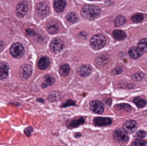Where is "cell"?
<instances>
[{"label": "cell", "mask_w": 147, "mask_h": 146, "mask_svg": "<svg viewBox=\"0 0 147 146\" xmlns=\"http://www.w3.org/2000/svg\"><path fill=\"white\" fill-rule=\"evenodd\" d=\"M67 19L70 23H74L78 21V18L76 14L74 13H71L67 15Z\"/></svg>", "instance_id": "cell-27"}, {"label": "cell", "mask_w": 147, "mask_h": 146, "mask_svg": "<svg viewBox=\"0 0 147 146\" xmlns=\"http://www.w3.org/2000/svg\"><path fill=\"white\" fill-rule=\"evenodd\" d=\"M66 3L65 0H55L54 2V9L58 13H61L64 10Z\"/></svg>", "instance_id": "cell-16"}, {"label": "cell", "mask_w": 147, "mask_h": 146, "mask_svg": "<svg viewBox=\"0 0 147 146\" xmlns=\"http://www.w3.org/2000/svg\"><path fill=\"white\" fill-rule=\"evenodd\" d=\"M37 12L41 17H45L49 13V8L46 3L44 2H40L37 5Z\"/></svg>", "instance_id": "cell-11"}, {"label": "cell", "mask_w": 147, "mask_h": 146, "mask_svg": "<svg viewBox=\"0 0 147 146\" xmlns=\"http://www.w3.org/2000/svg\"><path fill=\"white\" fill-rule=\"evenodd\" d=\"M122 72V69L121 68L117 67L114 69L111 72V74L114 75H118L121 74Z\"/></svg>", "instance_id": "cell-33"}, {"label": "cell", "mask_w": 147, "mask_h": 146, "mask_svg": "<svg viewBox=\"0 0 147 146\" xmlns=\"http://www.w3.org/2000/svg\"><path fill=\"white\" fill-rule=\"evenodd\" d=\"M47 31L51 34H55L57 32L59 29V25L57 21H51L47 24Z\"/></svg>", "instance_id": "cell-14"}, {"label": "cell", "mask_w": 147, "mask_h": 146, "mask_svg": "<svg viewBox=\"0 0 147 146\" xmlns=\"http://www.w3.org/2000/svg\"><path fill=\"white\" fill-rule=\"evenodd\" d=\"M84 123V118H79L78 119L73 120L70 123L69 127L71 128H74L77 127L79 125L83 124Z\"/></svg>", "instance_id": "cell-22"}, {"label": "cell", "mask_w": 147, "mask_h": 146, "mask_svg": "<svg viewBox=\"0 0 147 146\" xmlns=\"http://www.w3.org/2000/svg\"><path fill=\"white\" fill-rule=\"evenodd\" d=\"M113 35L115 39L118 40L124 39L127 37L126 33L121 30H115L113 32Z\"/></svg>", "instance_id": "cell-19"}, {"label": "cell", "mask_w": 147, "mask_h": 146, "mask_svg": "<svg viewBox=\"0 0 147 146\" xmlns=\"http://www.w3.org/2000/svg\"><path fill=\"white\" fill-rule=\"evenodd\" d=\"M70 70V67L68 64H64L60 66L59 73L63 76H66L69 75Z\"/></svg>", "instance_id": "cell-20"}, {"label": "cell", "mask_w": 147, "mask_h": 146, "mask_svg": "<svg viewBox=\"0 0 147 146\" xmlns=\"http://www.w3.org/2000/svg\"><path fill=\"white\" fill-rule=\"evenodd\" d=\"M79 74L82 77H87L92 73V68L89 65H82L79 68L78 70Z\"/></svg>", "instance_id": "cell-12"}, {"label": "cell", "mask_w": 147, "mask_h": 146, "mask_svg": "<svg viewBox=\"0 0 147 146\" xmlns=\"http://www.w3.org/2000/svg\"><path fill=\"white\" fill-rule=\"evenodd\" d=\"M34 131L33 128L32 127H28L25 130H24V133L26 135L27 137H29L31 136V133L32 132Z\"/></svg>", "instance_id": "cell-31"}, {"label": "cell", "mask_w": 147, "mask_h": 146, "mask_svg": "<svg viewBox=\"0 0 147 146\" xmlns=\"http://www.w3.org/2000/svg\"><path fill=\"white\" fill-rule=\"evenodd\" d=\"M10 53L13 57L19 59L24 55L25 50L21 44L15 43L10 48Z\"/></svg>", "instance_id": "cell-3"}, {"label": "cell", "mask_w": 147, "mask_h": 146, "mask_svg": "<svg viewBox=\"0 0 147 146\" xmlns=\"http://www.w3.org/2000/svg\"><path fill=\"white\" fill-rule=\"evenodd\" d=\"M60 99V95L59 93L55 92H52L48 97V100L50 101L54 102L57 101Z\"/></svg>", "instance_id": "cell-26"}, {"label": "cell", "mask_w": 147, "mask_h": 146, "mask_svg": "<svg viewBox=\"0 0 147 146\" xmlns=\"http://www.w3.org/2000/svg\"><path fill=\"white\" fill-rule=\"evenodd\" d=\"M117 108L118 109L123 110L126 111H129L131 107L129 106V105L126 104H121L118 105H117Z\"/></svg>", "instance_id": "cell-30"}, {"label": "cell", "mask_w": 147, "mask_h": 146, "mask_svg": "<svg viewBox=\"0 0 147 146\" xmlns=\"http://www.w3.org/2000/svg\"><path fill=\"white\" fill-rule=\"evenodd\" d=\"M50 61L47 57H43L40 59L38 63V67L40 70H45L50 66Z\"/></svg>", "instance_id": "cell-17"}, {"label": "cell", "mask_w": 147, "mask_h": 146, "mask_svg": "<svg viewBox=\"0 0 147 146\" xmlns=\"http://www.w3.org/2000/svg\"><path fill=\"white\" fill-rule=\"evenodd\" d=\"M100 13V10L99 8L95 5H85L81 10L82 17L90 20H93L98 18Z\"/></svg>", "instance_id": "cell-1"}, {"label": "cell", "mask_w": 147, "mask_h": 146, "mask_svg": "<svg viewBox=\"0 0 147 146\" xmlns=\"http://www.w3.org/2000/svg\"><path fill=\"white\" fill-rule=\"evenodd\" d=\"M91 1H92V0H91Z\"/></svg>", "instance_id": "cell-36"}, {"label": "cell", "mask_w": 147, "mask_h": 146, "mask_svg": "<svg viewBox=\"0 0 147 146\" xmlns=\"http://www.w3.org/2000/svg\"><path fill=\"white\" fill-rule=\"evenodd\" d=\"M126 18L122 15H118L115 20V25L116 27H120L126 22Z\"/></svg>", "instance_id": "cell-24"}, {"label": "cell", "mask_w": 147, "mask_h": 146, "mask_svg": "<svg viewBox=\"0 0 147 146\" xmlns=\"http://www.w3.org/2000/svg\"><path fill=\"white\" fill-rule=\"evenodd\" d=\"M112 123V120L108 117H97L93 120V123L95 126L98 127L108 126Z\"/></svg>", "instance_id": "cell-10"}, {"label": "cell", "mask_w": 147, "mask_h": 146, "mask_svg": "<svg viewBox=\"0 0 147 146\" xmlns=\"http://www.w3.org/2000/svg\"><path fill=\"white\" fill-rule=\"evenodd\" d=\"M136 135L139 138L142 139V138H145V136H146V133L145 131H143V130H139L136 133Z\"/></svg>", "instance_id": "cell-34"}, {"label": "cell", "mask_w": 147, "mask_h": 146, "mask_svg": "<svg viewBox=\"0 0 147 146\" xmlns=\"http://www.w3.org/2000/svg\"><path fill=\"white\" fill-rule=\"evenodd\" d=\"M28 9V3L26 1L20 2L16 8V13L18 17L22 18L27 13Z\"/></svg>", "instance_id": "cell-6"}, {"label": "cell", "mask_w": 147, "mask_h": 146, "mask_svg": "<svg viewBox=\"0 0 147 146\" xmlns=\"http://www.w3.org/2000/svg\"><path fill=\"white\" fill-rule=\"evenodd\" d=\"M55 81L54 77L51 75H47L46 76L45 80L41 85V87L43 88H45L51 86L53 85L55 82Z\"/></svg>", "instance_id": "cell-18"}, {"label": "cell", "mask_w": 147, "mask_h": 146, "mask_svg": "<svg viewBox=\"0 0 147 146\" xmlns=\"http://www.w3.org/2000/svg\"><path fill=\"white\" fill-rule=\"evenodd\" d=\"M9 66L7 63H0V80L6 79L8 75Z\"/></svg>", "instance_id": "cell-13"}, {"label": "cell", "mask_w": 147, "mask_h": 146, "mask_svg": "<svg viewBox=\"0 0 147 146\" xmlns=\"http://www.w3.org/2000/svg\"><path fill=\"white\" fill-rule=\"evenodd\" d=\"M131 19L134 23H140L144 19V16L142 14H136L131 17Z\"/></svg>", "instance_id": "cell-25"}, {"label": "cell", "mask_w": 147, "mask_h": 146, "mask_svg": "<svg viewBox=\"0 0 147 146\" xmlns=\"http://www.w3.org/2000/svg\"><path fill=\"white\" fill-rule=\"evenodd\" d=\"M137 127L136 122L133 120H128L123 124V129L129 133H132L135 132L137 129Z\"/></svg>", "instance_id": "cell-9"}, {"label": "cell", "mask_w": 147, "mask_h": 146, "mask_svg": "<svg viewBox=\"0 0 147 146\" xmlns=\"http://www.w3.org/2000/svg\"><path fill=\"white\" fill-rule=\"evenodd\" d=\"M32 73V67L28 64H24L20 68V75L22 79H26Z\"/></svg>", "instance_id": "cell-5"}, {"label": "cell", "mask_w": 147, "mask_h": 146, "mask_svg": "<svg viewBox=\"0 0 147 146\" xmlns=\"http://www.w3.org/2000/svg\"><path fill=\"white\" fill-rule=\"evenodd\" d=\"M4 44L2 41H0V52L2 51L4 49Z\"/></svg>", "instance_id": "cell-35"}, {"label": "cell", "mask_w": 147, "mask_h": 146, "mask_svg": "<svg viewBox=\"0 0 147 146\" xmlns=\"http://www.w3.org/2000/svg\"><path fill=\"white\" fill-rule=\"evenodd\" d=\"M133 146H147V142L142 140H136L133 144Z\"/></svg>", "instance_id": "cell-29"}, {"label": "cell", "mask_w": 147, "mask_h": 146, "mask_svg": "<svg viewBox=\"0 0 147 146\" xmlns=\"http://www.w3.org/2000/svg\"><path fill=\"white\" fill-rule=\"evenodd\" d=\"M113 138L116 142L119 143H126L129 139L126 131L121 129H117L114 131Z\"/></svg>", "instance_id": "cell-4"}, {"label": "cell", "mask_w": 147, "mask_h": 146, "mask_svg": "<svg viewBox=\"0 0 147 146\" xmlns=\"http://www.w3.org/2000/svg\"><path fill=\"white\" fill-rule=\"evenodd\" d=\"M134 102L137 107L139 108H143L146 106L147 104V101L146 99L142 98L140 97H137L134 99Z\"/></svg>", "instance_id": "cell-21"}, {"label": "cell", "mask_w": 147, "mask_h": 146, "mask_svg": "<svg viewBox=\"0 0 147 146\" xmlns=\"http://www.w3.org/2000/svg\"><path fill=\"white\" fill-rule=\"evenodd\" d=\"M138 48L143 52H147V38L143 39L139 41Z\"/></svg>", "instance_id": "cell-23"}, {"label": "cell", "mask_w": 147, "mask_h": 146, "mask_svg": "<svg viewBox=\"0 0 147 146\" xmlns=\"http://www.w3.org/2000/svg\"><path fill=\"white\" fill-rule=\"evenodd\" d=\"M90 107L91 110L96 114H102L104 109L103 104L99 100L92 101L90 103Z\"/></svg>", "instance_id": "cell-7"}, {"label": "cell", "mask_w": 147, "mask_h": 146, "mask_svg": "<svg viewBox=\"0 0 147 146\" xmlns=\"http://www.w3.org/2000/svg\"><path fill=\"white\" fill-rule=\"evenodd\" d=\"M63 43L59 39H54L52 40L50 45L52 50L55 53L61 52L63 47Z\"/></svg>", "instance_id": "cell-8"}, {"label": "cell", "mask_w": 147, "mask_h": 146, "mask_svg": "<svg viewBox=\"0 0 147 146\" xmlns=\"http://www.w3.org/2000/svg\"><path fill=\"white\" fill-rule=\"evenodd\" d=\"M106 39L103 35L96 34L92 37L90 40V44L92 48L98 50L102 49L105 46Z\"/></svg>", "instance_id": "cell-2"}, {"label": "cell", "mask_w": 147, "mask_h": 146, "mask_svg": "<svg viewBox=\"0 0 147 146\" xmlns=\"http://www.w3.org/2000/svg\"><path fill=\"white\" fill-rule=\"evenodd\" d=\"M142 54V51L137 47H132L128 51L129 55L132 59H137L140 57Z\"/></svg>", "instance_id": "cell-15"}, {"label": "cell", "mask_w": 147, "mask_h": 146, "mask_svg": "<svg viewBox=\"0 0 147 146\" xmlns=\"http://www.w3.org/2000/svg\"><path fill=\"white\" fill-rule=\"evenodd\" d=\"M75 103L73 101H71V100H68V101H66L63 104V107H68L69 106H73V105H75Z\"/></svg>", "instance_id": "cell-32"}, {"label": "cell", "mask_w": 147, "mask_h": 146, "mask_svg": "<svg viewBox=\"0 0 147 146\" xmlns=\"http://www.w3.org/2000/svg\"><path fill=\"white\" fill-rule=\"evenodd\" d=\"M144 77V74L142 73H137L134 74L131 76L132 79L136 81H140L142 80Z\"/></svg>", "instance_id": "cell-28"}]
</instances>
